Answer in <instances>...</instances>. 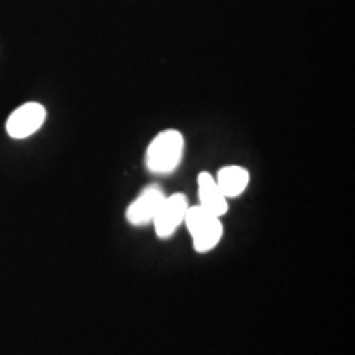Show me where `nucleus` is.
<instances>
[{"instance_id":"6","label":"nucleus","mask_w":355,"mask_h":355,"mask_svg":"<svg viewBox=\"0 0 355 355\" xmlns=\"http://www.w3.org/2000/svg\"><path fill=\"white\" fill-rule=\"evenodd\" d=\"M198 194L199 206L212 212L217 217H222L229 209V199L219 189L216 178L211 173L202 171L198 176Z\"/></svg>"},{"instance_id":"7","label":"nucleus","mask_w":355,"mask_h":355,"mask_svg":"<svg viewBox=\"0 0 355 355\" xmlns=\"http://www.w3.org/2000/svg\"><path fill=\"white\" fill-rule=\"evenodd\" d=\"M248 181H250L248 171L245 168L237 165L220 168L216 178L217 186H219V189L227 199L239 198L242 193H245Z\"/></svg>"},{"instance_id":"2","label":"nucleus","mask_w":355,"mask_h":355,"mask_svg":"<svg viewBox=\"0 0 355 355\" xmlns=\"http://www.w3.org/2000/svg\"><path fill=\"white\" fill-rule=\"evenodd\" d=\"M184 224L191 237H193L194 250L198 254H207L219 245L222 234H224L220 217L214 216L198 204V206L188 207Z\"/></svg>"},{"instance_id":"1","label":"nucleus","mask_w":355,"mask_h":355,"mask_svg":"<svg viewBox=\"0 0 355 355\" xmlns=\"http://www.w3.org/2000/svg\"><path fill=\"white\" fill-rule=\"evenodd\" d=\"M184 139L178 130L159 132L146 150V168L153 175H171L181 165Z\"/></svg>"},{"instance_id":"5","label":"nucleus","mask_w":355,"mask_h":355,"mask_svg":"<svg viewBox=\"0 0 355 355\" xmlns=\"http://www.w3.org/2000/svg\"><path fill=\"white\" fill-rule=\"evenodd\" d=\"M44 119H46V110L43 105L37 102H28L13 110V114L8 117L6 125L7 133L13 139H26L43 125Z\"/></svg>"},{"instance_id":"3","label":"nucleus","mask_w":355,"mask_h":355,"mask_svg":"<svg viewBox=\"0 0 355 355\" xmlns=\"http://www.w3.org/2000/svg\"><path fill=\"white\" fill-rule=\"evenodd\" d=\"M165 198V191L159 188L158 184L146 186L139 196L135 198V201L127 207L125 217L128 224L135 225V227H144V225L153 224L155 216L158 214Z\"/></svg>"},{"instance_id":"4","label":"nucleus","mask_w":355,"mask_h":355,"mask_svg":"<svg viewBox=\"0 0 355 355\" xmlns=\"http://www.w3.org/2000/svg\"><path fill=\"white\" fill-rule=\"evenodd\" d=\"M188 207V198L183 193H176L165 198L158 214L153 219L155 232L159 239H170L176 232L178 227L184 222Z\"/></svg>"}]
</instances>
